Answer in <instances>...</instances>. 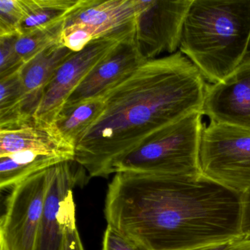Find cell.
Segmentation results:
<instances>
[{"instance_id": "6da1fadb", "label": "cell", "mask_w": 250, "mask_h": 250, "mask_svg": "<svg viewBox=\"0 0 250 250\" xmlns=\"http://www.w3.org/2000/svg\"><path fill=\"white\" fill-rule=\"evenodd\" d=\"M104 213L108 225L150 250L243 238L241 194L203 174L117 172L108 187Z\"/></svg>"}, {"instance_id": "7a4b0ae2", "label": "cell", "mask_w": 250, "mask_h": 250, "mask_svg": "<svg viewBox=\"0 0 250 250\" xmlns=\"http://www.w3.org/2000/svg\"><path fill=\"white\" fill-rule=\"evenodd\" d=\"M207 86L181 52L146 61L104 96V110L76 143L74 160L90 176H109L152 134L202 112Z\"/></svg>"}, {"instance_id": "3957f363", "label": "cell", "mask_w": 250, "mask_h": 250, "mask_svg": "<svg viewBox=\"0 0 250 250\" xmlns=\"http://www.w3.org/2000/svg\"><path fill=\"white\" fill-rule=\"evenodd\" d=\"M179 49L209 83L226 78L250 55V0H192Z\"/></svg>"}, {"instance_id": "277c9868", "label": "cell", "mask_w": 250, "mask_h": 250, "mask_svg": "<svg viewBox=\"0 0 250 250\" xmlns=\"http://www.w3.org/2000/svg\"><path fill=\"white\" fill-rule=\"evenodd\" d=\"M203 115L202 112H193L156 131L123 159L115 166L114 173L200 175Z\"/></svg>"}, {"instance_id": "5b68a950", "label": "cell", "mask_w": 250, "mask_h": 250, "mask_svg": "<svg viewBox=\"0 0 250 250\" xmlns=\"http://www.w3.org/2000/svg\"><path fill=\"white\" fill-rule=\"evenodd\" d=\"M200 172L242 194L250 190V131L210 122L200 145Z\"/></svg>"}, {"instance_id": "8992f818", "label": "cell", "mask_w": 250, "mask_h": 250, "mask_svg": "<svg viewBox=\"0 0 250 250\" xmlns=\"http://www.w3.org/2000/svg\"><path fill=\"white\" fill-rule=\"evenodd\" d=\"M52 168L29 177L14 187L8 196L0 221V239L8 250H35Z\"/></svg>"}, {"instance_id": "52a82bcc", "label": "cell", "mask_w": 250, "mask_h": 250, "mask_svg": "<svg viewBox=\"0 0 250 250\" xmlns=\"http://www.w3.org/2000/svg\"><path fill=\"white\" fill-rule=\"evenodd\" d=\"M143 0H82L65 21L62 43L74 52L104 36L134 29Z\"/></svg>"}, {"instance_id": "ba28073f", "label": "cell", "mask_w": 250, "mask_h": 250, "mask_svg": "<svg viewBox=\"0 0 250 250\" xmlns=\"http://www.w3.org/2000/svg\"><path fill=\"white\" fill-rule=\"evenodd\" d=\"M135 31L136 27L93 41L67 60L46 87L34 116L42 121L56 124L57 118L71 93L121 42L134 36Z\"/></svg>"}, {"instance_id": "9c48e42d", "label": "cell", "mask_w": 250, "mask_h": 250, "mask_svg": "<svg viewBox=\"0 0 250 250\" xmlns=\"http://www.w3.org/2000/svg\"><path fill=\"white\" fill-rule=\"evenodd\" d=\"M192 0H143L135 40L146 61L164 52L172 55L181 44L184 21Z\"/></svg>"}, {"instance_id": "30bf717a", "label": "cell", "mask_w": 250, "mask_h": 250, "mask_svg": "<svg viewBox=\"0 0 250 250\" xmlns=\"http://www.w3.org/2000/svg\"><path fill=\"white\" fill-rule=\"evenodd\" d=\"M84 170L75 160L62 162L52 168L35 250H63L67 225L76 216L73 188L83 179Z\"/></svg>"}, {"instance_id": "8fae6325", "label": "cell", "mask_w": 250, "mask_h": 250, "mask_svg": "<svg viewBox=\"0 0 250 250\" xmlns=\"http://www.w3.org/2000/svg\"><path fill=\"white\" fill-rule=\"evenodd\" d=\"M202 112L210 122L250 131V55L226 78L207 86Z\"/></svg>"}, {"instance_id": "7c38bea8", "label": "cell", "mask_w": 250, "mask_h": 250, "mask_svg": "<svg viewBox=\"0 0 250 250\" xmlns=\"http://www.w3.org/2000/svg\"><path fill=\"white\" fill-rule=\"evenodd\" d=\"M146 61L139 50L135 35L128 38L82 82L71 93L62 109L74 107L88 99L104 97Z\"/></svg>"}, {"instance_id": "4fadbf2b", "label": "cell", "mask_w": 250, "mask_h": 250, "mask_svg": "<svg viewBox=\"0 0 250 250\" xmlns=\"http://www.w3.org/2000/svg\"><path fill=\"white\" fill-rule=\"evenodd\" d=\"M75 143L63 135L56 124L29 117L0 127V156L23 150L56 153L75 159Z\"/></svg>"}, {"instance_id": "5bb4252c", "label": "cell", "mask_w": 250, "mask_h": 250, "mask_svg": "<svg viewBox=\"0 0 250 250\" xmlns=\"http://www.w3.org/2000/svg\"><path fill=\"white\" fill-rule=\"evenodd\" d=\"M62 42L46 48L20 71L24 91V113L33 116L39 108L46 87L58 68L75 54Z\"/></svg>"}, {"instance_id": "9a60e30c", "label": "cell", "mask_w": 250, "mask_h": 250, "mask_svg": "<svg viewBox=\"0 0 250 250\" xmlns=\"http://www.w3.org/2000/svg\"><path fill=\"white\" fill-rule=\"evenodd\" d=\"M68 161L72 160L56 153L30 150L0 156V188H14L29 177Z\"/></svg>"}, {"instance_id": "2e32d148", "label": "cell", "mask_w": 250, "mask_h": 250, "mask_svg": "<svg viewBox=\"0 0 250 250\" xmlns=\"http://www.w3.org/2000/svg\"><path fill=\"white\" fill-rule=\"evenodd\" d=\"M82 0H23L24 20L20 34L49 28L67 20L80 6Z\"/></svg>"}, {"instance_id": "e0dca14e", "label": "cell", "mask_w": 250, "mask_h": 250, "mask_svg": "<svg viewBox=\"0 0 250 250\" xmlns=\"http://www.w3.org/2000/svg\"><path fill=\"white\" fill-rule=\"evenodd\" d=\"M104 108L105 97L88 99L74 107L62 109L57 118V125L63 135L76 145L97 121Z\"/></svg>"}, {"instance_id": "ac0fdd59", "label": "cell", "mask_w": 250, "mask_h": 250, "mask_svg": "<svg viewBox=\"0 0 250 250\" xmlns=\"http://www.w3.org/2000/svg\"><path fill=\"white\" fill-rule=\"evenodd\" d=\"M24 86L20 71L0 80V127L29 118L24 115Z\"/></svg>"}, {"instance_id": "d6986e66", "label": "cell", "mask_w": 250, "mask_h": 250, "mask_svg": "<svg viewBox=\"0 0 250 250\" xmlns=\"http://www.w3.org/2000/svg\"><path fill=\"white\" fill-rule=\"evenodd\" d=\"M65 21L49 28L20 36L16 42V51L21 61L24 64L27 63L46 48L62 42Z\"/></svg>"}, {"instance_id": "ffe728a7", "label": "cell", "mask_w": 250, "mask_h": 250, "mask_svg": "<svg viewBox=\"0 0 250 250\" xmlns=\"http://www.w3.org/2000/svg\"><path fill=\"white\" fill-rule=\"evenodd\" d=\"M24 14L23 0H0V37L21 36Z\"/></svg>"}, {"instance_id": "44dd1931", "label": "cell", "mask_w": 250, "mask_h": 250, "mask_svg": "<svg viewBox=\"0 0 250 250\" xmlns=\"http://www.w3.org/2000/svg\"><path fill=\"white\" fill-rule=\"evenodd\" d=\"M20 36L0 37V80L21 71L24 63L16 51Z\"/></svg>"}, {"instance_id": "7402d4cb", "label": "cell", "mask_w": 250, "mask_h": 250, "mask_svg": "<svg viewBox=\"0 0 250 250\" xmlns=\"http://www.w3.org/2000/svg\"><path fill=\"white\" fill-rule=\"evenodd\" d=\"M102 250H150L140 241L108 225L104 235Z\"/></svg>"}, {"instance_id": "603a6c76", "label": "cell", "mask_w": 250, "mask_h": 250, "mask_svg": "<svg viewBox=\"0 0 250 250\" xmlns=\"http://www.w3.org/2000/svg\"><path fill=\"white\" fill-rule=\"evenodd\" d=\"M63 250H84L77 227L76 216L71 218L65 229Z\"/></svg>"}, {"instance_id": "cb8c5ba5", "label": "cell", "mask_w": 250, "mask_h": 250, "mask_svg": "<svg viewBox=\"0 0 250 250\" xmlns=\"http://www.w3.org/2000/svg\"><path fill=\"white\" fill-rule=\"evenodd\" d=\"M241 232L244 240L250 241V190L241 194Z\"/></svg>"}, {"instance_id": "d4e9b609", "label": "cell", "mask_w": 250, "mask_h": 250, "mask_svg": "<svg viewBox=\"0 0 250 250\" xmlns=\"http://www.w3.org/2000/svg\"><path fill=\"white\" fill-rule=\"evenodd\" d=\"M242 239L235 240V241H227V242L217 243V244H209V245L201 246V247H194L183 250H232Z\"/></svg>"}, {"instance_id": "484cf974", "label": "cell", "mask_w": 250, "mask_h": 250, "mask_svg": "<svg viewBox=\"0 0 250 250\" xmlns=\"http://www.w3.org/2000/svg\"><path fill=\"white\" fill-rule=\"evenodd\" d=\"M232 250H250V241L243 239Z\"/></svg>"}, {"instance_id": "4316f807", "label": "cell", "mask_w": 250, "mask_h": 250, "mask_svg": "<svg viewBox=\"0 0 250 250\" xmlns=\"http://www.w3.org/2000/svg\"><path fill=\"white\" fill-rule=\"evenodd\" d=\"M0 250H8V247L2 239H0Z\"/></svg>"}]
</instances>
